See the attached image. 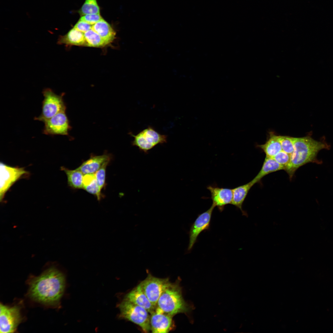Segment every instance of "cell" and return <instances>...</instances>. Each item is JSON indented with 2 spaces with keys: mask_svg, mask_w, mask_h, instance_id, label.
<instances>
[{
  "mask_svg": "<svg viewBox=\"0 0 333 333\" xmlns=\"http://www.w3.org/2000/svg\"><path fill=\"white\" fill-rule=\"evenodd\" d=\"M25 297L33 305L58 309L65 287L64 274L57 266L47 267L39 275H30L27 279Z\"/></svg>",
  "mask_w": 333,
  "mask_h": 333,
  "instance_id": "obj_1",
  "label": "cell"
},
{
  "mask_svg": "<svg viewBox=\"0 0 333 333\" xmlns=\"http://www.w3.org/2000/svg\"><path fill=\"white\" fill-rule=\"evenodd\" d=\"M294 150L290 154V160L285 171L291 179L296 171L309 163H320L317 158L318 152L323 149H328L326 143L314 140L310 136L293 137Z\"/></svg>",
  "mask_w": 333,
  "mask_h": 333,
  "instance_id": "obj_2",
  "label": "cell"
},
{
  "mask_svg": "<svg viewBox=\"0 0 333 333\" xmlns=\"http://www.w3.org/2000/svg\"><path fill=\"white\" fill-rule=\"evenodd\" d=\"M193 309L184 300L179 282H171L159 297L155 311L173 316L181 313H187Z\"/></svg>",
  "mask_w": 333,
  "mask_h": 333,
  "instance_id": "obj_3",
  "label": "cell"
},
{
  "mask_svg": "<svg viewBox=\"0 0 333 333\" xmlns=\"http://www.w3.org/2000/svg\"><path fill=\"white\" fill-rule=\"evenodd\" d=\"M24 310V304L22 299H15L10 304L1 303L0 333H14L17 331L18 327L26 319Z\"/></svg>",
  "mask_w": 333,
  "mask_h": 333,
  "instance_id": "obj_4",
  "label": "cell"
},
{
  "mask_svg": "<svg viewBox=\"0 0 333 333\" xmlns=\"http://www.w3.org/2000/svg\"><path fill=\"white\" fill-rule=\"evenodd\" d=\"M119 308L121 317L138 325L145 332L151 331L150 316L144 308L124 299Z\"/></svg>",
  "mask_w": 333,
  "mask_h": 333,
  "instance_id": "obj_5",
  "label": "cell"
},
{
  "mask_svg": "<svg viewBox=\"0 0 333 333\" xmlns=\"http://www.w3.org/2000/svg\"><path fill=\"white\" fill-rule=\"evenodd\" d=\"M42 93L44 99L42 102V112L39 116L35 117V120L43 122L60 112L66 111L64 94L57 95L50 88L44 89Z\"/></svg>",
  "mask_w": 333,
  "mask_h": 333,
  "instance_id": "obj_6",
  "label": "cell"
},
{
  "mask_svg": "<svg viewBox=\"0 0 333 333\" xmlns=\"http://www.w3.org/2000/svg\"><path fill=\"white\" fill-rule=\"evenodd\" d=\"M130 134L134 138L132 145L146 154L157 145L163 144L167 141V135L160 134L150 126L135 135L131 133Z\"/></svg>",
  "mask_w": 333,
  "mask_h": 333,
  "instance_id": "obj_7",
  "label": "cell"
},
{
  "mask_svg": "<svg viewBox=\"0 0 333 333\" xmlns=\"http://www.w3.org/2000/svg\"><path fill=\"white\" fill-rule=\"evenodd\" d=\"M170 283L168 278H159L149 274L139 285L150 301L156 307L159 297Z\"/></svg>",
  "mask_w": 333,
  "mask_h": 333,
  "instance_id": "obj_8",
  "label": "cell"
},
{
  "mask_svg": "<svg viewBox=\"0 0 333 333\" xmlns=\"http://www.w3.org/2000/svg\"><path fill=\"white\" fill-rule=\"evenodd\" d=\"M0 200L3 201L11 187L18 180L29 172L24 168L13 167L0 162Z\"/></svg>",
  "mask_w": 333,
  "mask_h": 333,
  "instance_id": "obj_9",
  "label": "cell"
},
{
  "mask_svg": "<svg viewBox=\"0 0 333 333\" xmlns=\"http://www.w3.org/2000/svg\"><path fill=\"white\" fill-rule=\"evenodd\" d=\"M43 122V133L47 135H68L71 129L65 111L60 112Z\"/></svg>",
  "mask_w": 333,
  "mask_h": 333,
  "instance_id": "obj_10",
  "label": "cell"
},
{
  "mask_svg": "<svg viewBox=\"0 0 333 333\" xmlns=\"http://www.w3.org/2000/svg\"><path fill=\"white\" fill-rule=\"evenodd\" d=\"M215 207L212 204L209 209L198 216L191 226L189 232L188 251L191 249L200 233L209 228L212 214Z\"/></svg>",
  "mask_w": 333,
  "mask_h": 333,
  "instance_id": "obj_11",
  "label": "cell"
},
{
  "mask_svg": "<svg viewBox=\"0 0 333 333\" xmlns=\"http://www.w3.org/2000/svg\"><path fill=\"white\" fill-rule=\"evenodd\" d=\"M211 195L213 204L222 211L226 205L231 204L233 198L232 189L209 185L207 187Z\"/></svg>",
  "mask_w": 333,
  "mask_h": 333,
  "instance_id": "obj_12",
  "label": "cell"
},
{
  "mask_svg": "<svg viewBox=\"0 0 333 333\" xmlns=\"http://www.w3.org/2000/svg\"><path fill=\"white\" fill-rule=\"evenodd\" d=\"M173 316L154 311L150 317L151 331L154 333H166L171 329Z\"/></svg>",
  "mask_w": 333,
  "mask_h": 333,
  "instance_id": "obj_13",
  "label": "cell"
},
{
  "mask_svg": "<svg viewBox=\"0 0 333 333\" xmlns=\"http://www.w3.org/2000/svg\"><path fill=\"white\" fill-rule=\"evenodd\" d=\"M124 299L144 308L151 314L155 310L156 307L150 301L139 284L127 294Z\"/></svg>",
  "mask_w": 333,
  "mask_h": 333,
  "instance_id": "obj_14",
  "label": "cell"
},
{
  "mask_svg": "<svg viewBox=\"0 0 333 333\" xmlns=\"http://www.w3.org/2000/svg\"><path fill=\"white\" fill-rule=\"evenodd\" d=\"M110 156L106 154L91 156L77 168L84 175L95 173L106 162L109 161Z\"/></svg>",
  "mask_w": 333,
  "mask_h": 333,
  "instance_id": "obj_15",
  "label": "cell"
},
{
  "mask_svg": "<svg viewBox=\"0 0 333 333\" xmlns=\"http://www.w3.org/2000/svg\"><path fill=\"white\" fill-rule=\"evenodd\" d=\"M57 44H64L67 47L72 45L86 46L84 33L74 27L65 35L60 36Z\"/></svg>",
  "mask_w": 333,
  "mask_h": 333,
  "instance_id": "obj_16",
  "label": "cell"
},
{
  "mask_svg": "<svg viewBox=\"0 0 333 333\" xmlns=\"http://www.w3.org/2000/svg\"><path fill=\"white\" fill-rule=\"evenodd\" d=\"M284 170V167L277 162L273 158L265 157L261 169L251 181L254 185L259 182L266 175L273 172Z\"/></svg>",
  "mask_w": 333,
  "mask_h": 333,
  "instance_id": "obj_17",
  "label": "cell"
},
{
  "mask_svg": "<svg viewBox=\"0 0 333 333\" xmlns=\"http://www.w3.org/2000/svg\"><path fill=\"white\" fill-rule=\"evenodd\" d=\"M254 185L250 181L245 184L232 189L233 198L231 204L239 209L243 215L247 216V214L242 209L243 204L251 188Z\"/></svg>",
  "mask_w": 333,
  "mask_h": 333,
  "instance_id": "obj_18",
  "label": "cell"
},
{
  "mask_svg": "<svg viewBox=\"0 0 333 333\" xmlns=\"http://www.w3.org/2000/svg\"><path fill=\"white\" fill-rule=\"evenodd\" d=\"M92 28L99 35L107 45L112 42L115 38V32L103 18L92 25Z\"/></svg>",
  "mask_w": 333,
  "mask_h": 333,
  "instance_id": "obj_19",
  "label": "cell"
},
{
  "mask_svg": "<svg viewBox=\"0 0 333 333\" xmlns=\"http://www.w3.org/2000/svg\"><path fill=\"white\" fill-rule=\"evenodd\" d=\"M257 146L263 150L266 157H267L273 158L282 150L278 136L272 133L270 134L269 139L265 144Z\"/></svg>",
  "mask_w": 333,
  "mask_h": 333,
  "instance_id": "obj_20",
  "label": "cell"
},
{
  "mask_svg": "<svg viewBox=\"0 0 333 333\" xmlns=\"http://www.w3.org/2000/svg\"><path fill=\"white\" fill-rule=\"evenodd\" d=\"M61 170L66 174L68 186L74 189L83 188V178L84 175L80 170L76 169L70 170L64 167H61Z\"/></svg>",
  "mask_w": 333,
  "mask_h": 333,
  "instance_id": "obj_21",
  "label": "cell"
},
{
  "mask_svg": "<svg viewBox=\"0 0 333 333\" xmlns=\"http://www.w3.org/2000/svg\"><path fill=\"white\" fill-rule=\"evenodd\" d=\"M83 189L97 198L99 200L101 197V190L97 183L95 174L84 175L83 178Z\"/></svg>",
  "mask_w": 333,
  "mask_h": 333,
  "instance_id": "obj_22",
  "label": "cell"
},
{
  "mask_svg": "<svg viewBox=\"0 0 333 333\" xmlns=\"http://www.w3.org/2000/svg\"><path fill=\"white\" fill-rule=\"evenodd\" d=\"M86 46L103 47L107 44L101 37L92 28L84 33Z\"/></svg>",
  "mask_w": 333,
  "mask_h": 333,
  "instance_id": "obj_23",
  "label": "cell"
},
{
  "mask_svg": "<svg viewBox=\"0 0 333 333\" xmlns=\"http://www.w3.org/2000/svg\"><path fill=\"white\" fill-rule=\"evenodd\" d=\"M79 12L82 15L100 14V8L97 0H85Z\"/></svg>",
  "mask_w": 333,
  "mask_h": 333,
  "instance_id": "obj_24",
  "label": "cell"
},
{
  "mask_svg": "<svg viewBox=\"0 0 333 333\" xmlns=\"http://www.w3.org/2000/svg\"><path fill=\"white\" fill-rule=\"evenodd\" d=\"M282 150L291 154L294 150L293 137L288 136H278Z\"/></svg>",
  "mask_w": 333,
  "mask_h": 333,
  "instance_id": "obj_25",
  "label": "cell"
},
{
  "mask_svg": "<svg viewBox=\"0 0 333 333\" xmlns=\"http://www.w3.org/2000/svg\"><path fill=\"white\" fill-rule=\"evenodd\" d=\"M109 162L108 161L105 162L95 173L97 183L101 191L105 185L106 168Z\"/></svg>",
  "mask_w": 333,
  "mask_h": 333,
  "instance_id": "obj_26",
  "label": "cell"
},
{
  "mask_svg": "<svg viewBox=\"0 0 333 333\" xmlns=\"http://www.w3.org/2000/svg\"><path fill=\"white\" fill-rule=\"evenodd\" d=\"M277 162L285 167L290 160V155L282 150L273 158Z\"/></svg>",
  "mask_w": 333,
  "mask_h": 333,
  "instance_id": "obj_27",
  "label": "cell"
},
{
  "mask_svg": "<svg viewBox=\"0 0 333 333\" xmlns=\"http://www.w3.org/2000/svg\"><path fill=\"white\" fill-rule=\"evenodd\" d=\"M102 19L100 14H88L82 15L80 20L93 25Z\"/></svg>",
  "mask_w": 333,
  "mask_h": 333,
  "instance_id": "obj_28",
  "label": "cell"
},
{
  "mask_svg": "<svg viewBox=\"0 0 333 333\" xmlns=\"http://www.w3.org/2000/svg\"><path fill=\"white\" fill-rule=\"evenodd\" d=\"M92 25L82 20H80L75 25L74 27L80 31L84 33L92 28Z\"/></svg>",
  "mask_w": 333,
  "mask_h": 333,
  "instance_id": "obj_29",
  "label": "cell"
}]
</instances>
